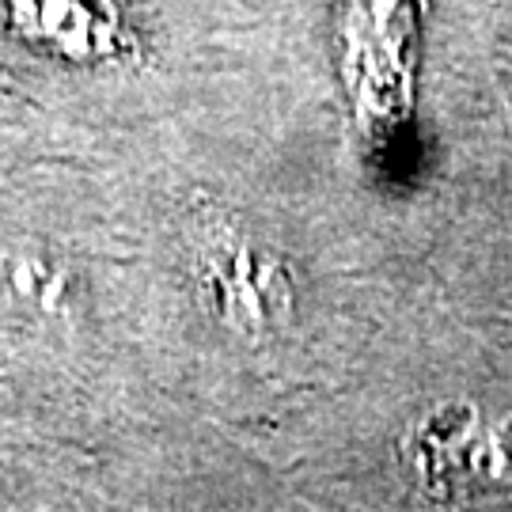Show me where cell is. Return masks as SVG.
<instances>
[{
    "label": "cell",
    "instance_id": "obj_3",
    "mask_svg": "<svg viewBox=\"0 0 512 512\" xmlns=\"http://www.w3.org/2000/svg\"><path fill=\"white\" fill-rule=\"evenodd\" d=\"M4 16L19 38L76 65L110 61L129 42L110 0H4Z\"/></svg>",
    "mask_w": 512,
    "mask_h": 512
},
{
    "label": "cell",
    "instance_id": "obj_2",
    "mask_svg": "<svg viewBox=\"0 0 512 512\" xmlns=\"http://www.w3.org/2000/svg\"><path fill=\"white\" fill-rule=\"evenodd\" d=\"M198 289L224 327L266 334L289 323L296 304L285 258L247 236H213L198 251Z\"/></svg>",
    "mask_w": 512,
    "mask_h": 512
},
{
    "label": "cell",
    "instance_id": "obj_4",
    "mask_svg": "<svg viewBox=\"0 0 512 512\" xmlns=\"http://www.w3.org/2000/svg\"><path fill=\"white\" fill-rule=\"evenodd\" d=\"M4 289L16 296L19 304H27L38 315H57L65 319L73 311V274L69 266H61L54 255H42V251H16V255L4 258Z\"/></svg>",
    "mask_w": 512,
    "mask_h": 512
},
{
    "label": "cell",
    "instance_id": "obj_1",
    "mask_svg": "<svg viewBox=\"0 0 512 512\" xmlns=\"http://www.w3.org/2000/svg\"><path fill=\"white\" fill-rule=\"evenodd\" d=\"M403 459L437 497L505 490L512 486V414L490 418L478 403L429 406L406 429Z\"/></svg>",
    "mask_w": 512,
    "mask_h": 512
}]
</instances>
